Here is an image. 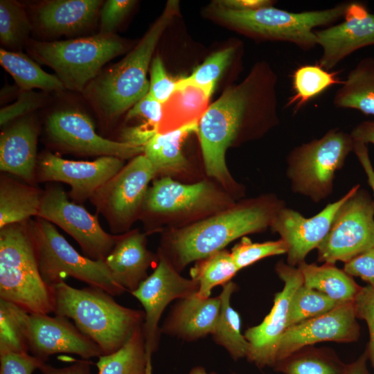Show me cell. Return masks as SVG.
Segmentation results:
<instances>
[{
	"label": "cell",
	"instance_id": "6",
	"mask_svg": "<svg viewBox=\"0 0 374 374\" xmlns=\"http://www.w3.org/2000/svg\"><path fill=\"white\" fill-rule=\"evenodd\" d=\"M349 1L333 7L299 12L273 6L252 10H234L215 4L212 12L231 26L250 35L292 44L308 51L317 46L314 31L342 19Z\"/></svg>",
	"mask_w": 374,
	"mask_h": 374
},
{
	"label": "cell",
	"instance_id": "46",
	"mask_svg": "<svg viewBox=\"0 0 374 374\" xmlns=\"http://www.w3.org/2000/svg\"><path fill=\"white\" fill-rule=\"evenodd\" d=\"M41 103L37 93L30 91H24L12 104L0 110V125H5L18 117L37 109Z\"/></svg>",
	"mask_w": 374,
	"mask_h": 374
},
{
	"label": "cell",
	"instance_id": "21",
	"mask_svg": "<svg viewBox=\"0 0 374 374\" xmlns=\"http://www.w3.org/2000/svg\"><path fill=\"white\" fill-rule=\"evenodd\" d=\"M28 340L31 355L44 362L57 353L74 354L84 359L103 355L99 346L65 317L30 314Z\"/></svg>",
	"mask_w": 374,
	"mask_h": 374
},
{
	"label": "cell",
	"instance_id": "35",
	"mask_svg": "<svg viewBox=\"0 0 374 374\" xmlns=\"http://www.w3.org/2000/svg\"><path fill=\"white\" fill-rule=\"evenodd\" d=\"M142 326L119 350L98 357V374H148Z\"/></svg>",
	"mask_w": 374,
	"mask_h": 374
},
{
	"label": "cell",
	"instance_id": "2",
	"mask_svg": "<svg viewBox=\"0 0 374 374\" xmlns=\"http://www.w3.org/2000/svg\"><path fill=\"white\" fill-rule=\"evenodd\" d=\"M285 202L274 194L243 199L164 234L159 249L180 272L192 262L224 249L230 242L270 227Z\"/></svg>",
	"mask_w": 374,
	"mask_h": 374
},
{
	"label": "cell",
	"instance_id": "17",
	"mask_svg": "<svg viewBox=\"0 0 374 374\" xmlns=\"http://www.w3.org/2000/svg\"><path fill=\"white\" fill-rule=\"evenodd\" d=\"M123 166V160L114 157H98L91 161H71L48 152L39 156L37 168L40 181L66 183L71 186L70 197L83 202Z\"/></svg>",
	"mask_w": 374,
	"mask_h": 374
},
{
	"label": "cell",
	"instance_id": "14",
	"mask_svg": "<svg viewBox=\"0 0 374 374\" xmlns=\"http://www.w3.org/2000/svg\"><path fill=\"white\" fill-rule=\"evenodd\" d=\"M37 217L63 229L78 243L85 256L95 260H104L120 237L105 231L96 215L69 201L58 187L44 192Z\"/></svg>",
	"mask_w": 374,
	"mask_h": 374
},
{
	"label": "cell",
	"instance_id": "20",
	"mask_svg": "<svg viewBox=\"0 0 374 374\" xmlns=\"http://www.w3.org/2000/svg\"><path fill=\"white\" fill-rule=\"evenodd\" d=\"M343 21L316 30L317 46L322 54L319 64L331 71L356 51L374 45V14L359 1H349Z\"/></svg>",
	"mask_w": 374,
	"mask_h": 374
},
{
	"label": "cell",
	"instance_id": "42",
	"mask_svg": "<svg viewBox=\"0 0 374 374\" xmlns=\"http://www.w3.org/2000/svg\"><path fill=\"white\" fill-rule=\"evenodd\" d=\"M353 303L357 318L364 320L368 326L369 341L366 350L374 370V287H362Z\"/></svg>",
	"mask_w": 374,
	"mask_h": 374
},
{
	"label": "cell",
	"instance_id": "47",
	"mask_svg": "<svg viewBox=\"0 0 374 374\" xmlns=\"http://www.w3.org/2000/svg\"><path fill=\"white\" fill-rule=\"evenodd\" d=\"M343 270L374 287V247L345 262Z\"/></svg>",
	"mask_w": 374,
	"mask_h": 374
},
{
	"label": "cell",
	"instance_id": "52",
	"mask_svg": "<svg viewBox=\"0 0 374 374\" xmlns=\"http://www.w3.org/2000/svg\"><path fill=\"white\" fill-rule=\"evenodd\" d=\"M350 134L355 141L374 145V120L359 123Z\"/></svg>",
	"mask_w": 374,
	"mask_h": 374
},
{
	"label": "cell",
	"instance_id": "24",
	"mask_svg": "<svg viewBox=\"0 0 374 374\" xmlns=\"http://www.w3.org/2000/svg\"><path fill=\"white\" fill-rule=\"evenodd\" d=\"M37 129L30 120L23 119L9 127L0 137V169L28 183L35 177Z\"/></svg>",
	"mask_w": 374,
	"mask_h": 374
},
{
	"label": "cell",
	"instance_id": "49",
	"mask_svg": "<svg viewBox=\"0 0 374 374\" xmlns=\"http://www.w3.org/2000/svg\"><path fill=\"white\" fill-rule=\"evenodd\" d=\"M158 132L159 127L146 122L143 125L125 129L122 134L123 142L144 148Z\"/></svg>",
	"mask_w": 374,
	"mask_h": 374
},
{
	"label": "cell",
	"instance_id": "54",
	"mask_svg": "<svg viewBox=\"0 0 374 374\" xmlns=\"http://www.w3.org/2000/svg\"><path fill=\"white\" fill-rule=\"evenodd\" d=\"M368 357L367 350L364 352L354 362L347 364L346 374H371L367 367Z\"/></svg>",
	"mask_w": 374,
	"mask_h": 374
},
{
	"label": "cell",
	"instance_id": "19",
	"mask_svg": "<svg viewBox=\"0 0 374 374\" xmlns=\"http://www.w3.org/2000/svg\"><path fill=\"white\" fill-rule=\"evenodd\" d=\"M358 186H353L338 200L310 217L286 206L278 211L270 228L286 244L288 265L298 266L312 250L317 249L327 235L337 211Z\"/></svg>",
	"mask_w": 374,
	"mask_h": 374
},
{
	"label": "cell",
	"instance_id": "5",
	"mask_svg": "<svg viewBox=\"0 0 374 374\" xmlns=\"http://www.w3.org/2000/svg\"><path fill=\"white\" fill-rule=\"evenodd\" d=\"M177 10L178 1H168L134 48L94 82L92 97L106 116L121 115L148 93L146 75L153 52Z\"/></svg>",
	"mask_w": 374,
	"mask_h": 374
},
{
	"label": "cell",
	"instance_id": "53",
	"mask_svg": "<svg viewBox=\"0 0 374 374\" xmlns=\"http://www.w3.org/2000/svg\"><path fill=\"white\" fill-rule=\"evenodd\" d=\"M354 152L366 174L368 184L374 196V168L369 158L367 145H359L356 146Z\"/></svg>",
	"mask_w": 374,
	"mask_h": 374
},
{
	"label": "cell",
	"instance_id": "33",
	"mask_svg": "<svg viewBox=\"0 0 374 374\" xmlns=\"http://www.w3.org/2000/svg\"><path fill=\"white\" fill-rule=\"evenodd\" d=\"M338 71H328L318 64L299 66L292 75L293 94L286 107L298 112L309 101L335 84H341Z\"/></svg>",
	"mask_w": 374,
	"mask_h": 374
},
{
	"label": "cell",
	"instance_id": "34",
	"mask_svg": "<svg viewBox=\"0 0 374 374\" xmlns=\"http://www.w3.org/2000/svg\"><path fill=\"white\" fill-rule=\"evenodd\" d=\"M0 63L24 91L33 89L46 91H61L65 88L57 75L46 73L21 53L1 48Z\"/></svg>",
	"mask_w": 374,
	"mask_h": 374
},
{
	"label": "cell",
	"instance_id": "8",
	"mask_svg": "<svg viewBox=\"0 0 374 374\" xmlns=\"http://www.w3.org/2000/svg\"><path fill=\"white\" fill-rule=\"evenodd\" d=\"M44 282L52 287L67 276L100 288L112 296L125 290L113 278L103 260H95L78 253L51 222L30 221Z\"/></svg>",
	"mask_w": 374,
	"mask_h": 374
},
{
	"label": "cell",
	"instance_id": "56",
	"mask_svg": "<svg viewBox=\"0 0 374 374\" xmlns=\"http://www.w3.org/2000/svg\"><path fill=\"white\" fill-rule=\"evenodd\" d=\"M232 374H238V373H235V372H233V373H232Z\"/></svg>",
	"mask_w": 374,
	"mask_h": 374
},
{
	"label": "cell",
	"instance_id": "31",
	"mask_svg": "<svg viewBox=\"0 0 374 374\" xmlns=\"http://www.w3.org/2000/svg\"><path fill=\"white\" fill-rule=\"evenodd\" d=\"M237 289L232 281L222 286L219 295L220 312L216 328L211 335L214 341L222 346L234 361L247 357L249 345L240 331V317L231 305V297Z\"/></svg>",
	"mask_w": 374,
	"mask_h": 374
},
{
	"label": "cell",
	"instance_id": "4",
	"mask_svg": "<svg viewBox=\"0 0 374 374\" xmlns=\"http://www.w3.org/2000/svg\"><path fill=\"white\" fill-rule=\"evenodd\" d=\"M0 299L29 314L55 311L53 289L41 276L28 220L0 229Z\"/></svg>",
	"mask_w": 374,
	"mask_h": 374
},
{
	"label": "cell",
	"instance_id": "36",
	"mask_svg": "<svg viewBox=\"0 0 374 374\" xmlns=\"http://www.w3.org/2000/svg\"><path fill=\"white\" fill-rule=\"evenodd\" d=\"M238 271L231 251L222 249L195 261L190 275L198 284L197 296L206 299L210 297L213 287L231 281Z\"/></svg>",
	"mask_w": 374,
	"mask_h": 374
},
{
	"label": "cell",
	"instance_id": "16",
	"mask_svg": "<svg viewBox=\"0 0 374 374\" xmlns=\"http://www.w3.org/2000/svg\"><path fill=\"white\" fill-rule=\"evenodd\" d=\"M46 130L57 144L82 154L114 157L123 160L132 159L144 151L143 147L109 140L98 135L90 118L75 109L52 113L48 117Z\"/></svg>",
	"mask_w": 374,
	"mask_h": 374
},
{
	"label": "cell",
	"instance_id": "48",
	"mask_svg": "<svg viewBox=\"0 0 374 374\" xmlns=\"http://www.w3.org/2000/svg\"><path fill=\"white\" fill-rule=\"evenodd\" d=\"M163 114V105L148 93L128 110L127 118L141 116L159 128Z\"/></svg>",
	"mask_w": 374,
	"mask_h": 374
},
{
	"label": "cell",
	"instance_id": "10",
	"mask_svg": "<svg viewBox=\"0 0 374 374\" xmlns=\"http://www.w3.org/2000/svg\"><path fill=\"white\" fill-rule=\"evenodd\" d=\"M235 203L232 195L210 181L187 184L164 177L149 187L141 217L161 222H194Z\"/></svg>",
	"mask_w": 374,
	"mask_h": 374
},
{
	"label": "cell",
	"instance_id": "40",
	"mask_svg": "<svg viewBox=\"0 0 374 374\" xmlns=\"http://www.w3.org/2000/svg\"><path fill=\"white\" fill-rule=\"evenodd\" d=\"M31 30L30 21L23 8L16 1H0V40L6 46H20Z\"/></svg>",
	"mask_w": 374,
	"mask_h": 374
},
{
	"label": "cell",
	"instance_id": "11",
	"mask_svg": "<svg viewBox=\"0 0 374 374\" xmlns=\"http://www.w3.org/2000/svg\"><path fill=\"white\" fill-rule=\"evenodd\" d=\"M374 247V196L360 185L337 211L317 247L318 261L344 263Z\"/></svg>",
	"mask_w": 374,
	"mask_h": 374
},
{
	"label": "cell",
	"instance_id": "3",
	"mask_svg": "<svg viewBox=\"0 0 374 374\" xmlns=\"http://www.w3.org/2000/svg\"><path fill=\"white\" fill-rule=\"evenodd\" d=\"M53 289L55 315L72 319L83 334L99 346L103 355L119 350L143 323L144 311L120 305L100 288L78 289L62 280Z\"/></svg>",
	"mask_w": 374,
	"mask_h": 374
},
{
	"label": "cell",
	"instance_id": "18",
	"mask_svg": "<svg viewBox=\"0 0 374 374\" xmlns=\"http://www.w3.org/2000/svg\"><path fill=\"white\" fill-rule=\"evenodd\" d=\"M354 303L350 301L287 328L278 344L276 363L319 342L356 341L360 335Z\"/></svg>",
	"mask_w": 374,
	"mask_h": 374
},
{
	"label": "cell",
	"instance_id": "51",
	"mask_svg": "<svg viewBox=\"0 0 374 374\" xmlns=\"http://www.w3.org/2000/svg\"><path fill=\"white\" fill-rule=\"evenodd\" d=\"M275 1L270 0H223L215 5L234 10L245 11L273 6Z\"/></svg>",
	"mask_w": 374,
	"mask_h": 374
},
{
	"label": "cell",
	"instance_id": "26",
	"mask_svg": "<svg viewBox=\"0 0 374 374\" xmlns=\"http://www.w3.org/2000/svg\"><path fill=\"white\" fill-rule=\"evenodd\" d=\"M198 122L194 121L171 131L158 132L145 145L143 154L157 175L178 174L188 170L189 164L181 151V143L186 136L197 131Z\"/></svg>",
	"mask_w": 374,
	"mask_h": 374
},
{
	"label": "cell",
	"instance_id": "45",
	"mask_svg": "<svg viewBox=\"0 0 374 374\" xmlns=\"http://www.w3.org/2000/svg\"><path fill=\"white\" fill-rule=\"evenodd\" d=\"M136 3L132 0H108L104 3L100 12V33L112 35L125 15Z\"/></svg>",
	"mask_w": 374,
	"mask_h": 374
},
{
	"label": "cell",
	"instance_id": "9",
	"mask_svg": "<svg viewBox=\"0 0 374 374\" xmlns=\"http://www.w3.org/2000/svg\"><path fill=\"white\" fill-rule=\"evenodd\" d=\"M124 50V44L112 35L54 42H34L31 51L52 68L65 88L81 91L103 66Z\"/></svg>",
	"mask_w": 374,
	"mask_h": 374
},
{
	"label": "cell",
	"instance_id": "37",
	"mask_svg": "<svg viewBox=\"0 0 374 374\" xmlns=\"http://www.w3.org/2000/svg\"><path fill=\"white\" fill-rule=\"evenodd\" d=\"M29 314L16 304L0 299V355L29 352Z\"/></svg>",
	"mask_w": 374,
	"mask_h": 374
},
{
	"label": "cell",
	"instance_id": "28",
	"mask_svg": "<svg viewBox=\"0 0 374 374\" xmlns=\"http://www.w3.org/2000/svg\"><path fill=\"white\" fill-rule=\"evenodd\" d=\"M44 192L6 177L0 181V229L38 216Z\"/></svg>",
	"mask_w": 374,
	"mask_h": 374
},
{
	"label": "cell",
	"instance_id": "38",
	"mask_svg": "<svg viewBox=\"0 0 374 374\" xmlns=\"http://www.w3.org/2000/svg\"><path fill=\"white\" fill-rule=\"evenodd\" d=\"M343 303H345L333 300L303 284L296 289L291 299L287 328L326 314Z\"/></svg>",
	"mask_w": 374,
	"mask_h": 374
},
{
	"label": "cell",
	"instance_id": "1",
	"mask_svg": "<svg viewBox=\"0 0 374 374\" xmlns=\"http://www.w3.org/2000/svg\"><path fill=\"white\" fill-rule=\"evenodd\" d=\"M276 81L270 69L255 66L243 82L228 88L208 107L198 122L206 174L231 195H242L243 190L228 170L226 151L238 139L262 133L278 123Z\"/></svg>",
	"mask_w": 374,
	"mask_h": 374
},
{
	"label": "cell",
	"instance_id": "15",
	"mask_svg": "<svg viewBox=\"0 0 374 374\" xmlns=\"http://www.w3.org/2000/svg\"><path fill=\"white\" fill-rule=\"evenodd\" d=\"M275 270L284 283L283 288L275 294L273 307L263 321L244 333L249 345L246 358L259 368L274 366L278 344L287 328L291 299L296 289L303 284L297 267L279 261Z\"/></svg>",
	"mask_w": 374,
	"mask_h": 374
},
{
	"label": "cell",
	"instance_id": "7",
	"mask_svg": "<svg viewBox=\"0 0 374 374\" xmlns=\"http://www.w3.org/2000/svg\"><path fill=\"white\" fill-rule=\"evenodd\" d=\"M353 149L350 134L338 128L294 148L286 159V176L293 193L314 203L328 198L333 192L335 172Z\"/></svg>",
	"mask_w": 374,
	"mask_h": 374
},
{
	"label": "cell",
	"instance_id": "22",
	"mask_svg": "<svg viewBox=\"0 0 374 374\" xmlns=\"http://www.w3.org/2000/svg\"><path fill=\"white\" fill-rule=\"evenodd\" d=\"M196 293L179 299L172 308L160 328L161 334L193 341L213 333L220 312V297L202 299Z\"/></svg>",
	"mask_w": 374,
	"mask_h": 374
},
{
	"label": "cell",
	"instance_id": "12",
	"mask_svg": "<svg viewBox=\"0 0 374 374\" xmlns=\"http://www.w3.org/2000/svg\"><path fill=\"white\" fill-rule=\"evenodd\" d=\"M155 175L149 160L141 154L132 158L91 197L112 232L127 233L132 224L141 217L148 186Z\"/></svg>",
	"mask_w": 374,
	"mask_h": 374
},
{
	"label": "cell",
	"instance_id": "39",
	"mask_svg": "<svg viewBox=\"0 0 374 374\" xmlns=\"http://www.w3.org/2000/svg\"><path fill=\"white\" fill-rule=\"evenodd\" d=\"M236 48L229 46L210 55L188 77L177 81V87L193 85L211 95L219 78L231 64Z\"/></svg>",
	"mask_w": 374,
	"mask_h": 374
},
{
	"label": "cell",
	"instance_id": "29",
	"mask_svg": "<svg viewBox=\"0 0 374 374\" xmlns=\"http://www.w3.org/2000/svg\"><path fill=\"white\" fill-rule=\"evenodd\" d=\"M297 267L302 274L305 286L341 303L353 301L362 288L350 276L333 264L317 265L304 261Z\"/></svg>",
	"mask_w": 374,
	"mask_h": 374
},
{
	"label": "cell",
	"instance_id": "50",
	"mask_svg": "<svg viewBox=\"0 0 374 374\" xmlns=\"http://www.w3.org/2000/svg\"><path fill=\"white\" fill-rule=\"evenodd\" d=\"M89 359H82L69 366L56 368L44 363L39 368L42 374H93Z\"/></svg>",
	"mask_w": 374,
	"mask_h": 374
},
{
	"label": "cell",
	"instance_id": "55",
	"mask_svg": "<svg viewBox=\"0 0 374 374\" xmlns=\"http://www.w3.org/2000/svg\"><path fill=\"white\" fill-rule=\"evenodd\" d=\"M188 374H217V373L215 372H208L205 368H204L203 366H195L193 367L190 371V372L188 373Z\"/></svg>",
	"mask_w": 374,
	"mask_h": 374
},
{
	"label": "cell",
	"instance_id": "27",
	"mask_svg": "<svg viewBox=\"0 0 374 374\" xmlns=\"http://www.w3.org/2000/svg\"><path fill=\"white\" fill-rule=\"evenodd\" d=\"M332 103L338 108L357 109L374 116V57L361 59L336 91Z\"/></svg>",
	"mask_w": 374,
	"mask_h": 374
},
{
	"label": "cell",
	"instance_id": "23",
	"mask_svg": "<svg viewBox=\"0 0 374 374\" xmlns=\"http://www.w3.org/2000/svg\"><path fill=\"white\" fill-rule=\"evenodd\" d=\"M146 245L145 234L129 231L120 235L104 260L114 280L130 293L148 277V269L158 258Z\"/></svg>",
	"mask_w": 374,
	"mask_h": 374
},
{
	"label": "cell",
	"instance_id": "44",
	"mask_svg": "<svg viewBox=\"0 0 374 374\" xmlns=\"http://www.w3.org/2000/svg\"><path fill=\"white\" fill-rule=\"evenodd\" d=\"M44 363L28 353H7L0 355V374H32Z\"/></svg>",
	"mask_w": 374,
	"mask_h": 374
},
{
	"label": "cell",
	"instance_id": "13",
	"mask_svg": "<svg viewBox=\"0 0 374 374\" xmlns=\"http://www.w3.org/2000/svg\"><path fill=\"white\" fill-rule=\"evenodd\" d=\"M157 256L158 264L154 271L131 293L144 308L142 328L148 374H152V358L159 346V322L164 310L172 301L188 296L198 290V284L191 278L181 276L159 249Z\"/></svg>",
	"mask_w": 374,
	"mask_h": 374
},
{
	"label": "cell",
	"instance_id": "43",
	"mask_svg": "<svg viewBox=\"0 0 374 374\" xmlns=\"http://www.w3.org/2000/svg\"><path fill=\"white\" fill-rule=\"evenodd\" d=\"M176 82L168 75L161 58L156 56L151 62L148 93L164 105L175 91Z\"/></svg>",
	"mask_w": 374,
	"mask_h": 374
},
{
	"label": "cell",
	"instance_id": "41",
	"mask_svg": "<svg viewBox=\"0 0 374 374\" xmlns=\"http://www.w3.org/2000/svg\"><path fill=\"white\" fill-rule=\"evenodd\" d=\"M286 253V244L281 239L264 242H253L247 236L242 237L240 242L236 244L231 251L232 258L239 270L262 258Z\"/></svg>",
	"mask_w": 374,
	"mask_h": 374
},
{
	"label": "cell",
	"instance_id": "32",
	"mask_svg": "<svg viewBox=\"0 0 374 374\" xmlns=\"http://www.w3.org/2000/svg\"><path fill=\"white\" fill-rule=\"evenodd\" d=\"M273 368L283 374H346L347 364L328 348H303L276 362Z\"/></svg>",
	"mask_w": 374,
	"mask_h": 374
},
{
	"label": "cell",
	"instance_id": "25",
	"mask_svg": "<svg viewBox=\"0 0 374 374\" xmlns=\"http://www.w3.org/2000/svg\"><path fill=\"white\" fill-rule=\"evenodd\" d=\"M99 0H52L38 9L42 28L52 34H69L85 28L95 18Z\"/></svg>",
	"mask_w": 374,
	"mask_h": 374
},
{
	"label": "cell",
	"instance_id": "30",
	"mask_svg": "<svg viewBox=\"0 0 374 374\" xmlns=\"http://www.w3.org/2000/svg\"><path fill=\"white\" fill-rule=\"evenodd\" d=\"M211 95L193 85L176 87L170 99L163 105V114L159 132L179 128L194 121H199L207 109Z\"/></svg>",
	"mask_w": 374,
	"mask_h": 374
}]
</instances>
